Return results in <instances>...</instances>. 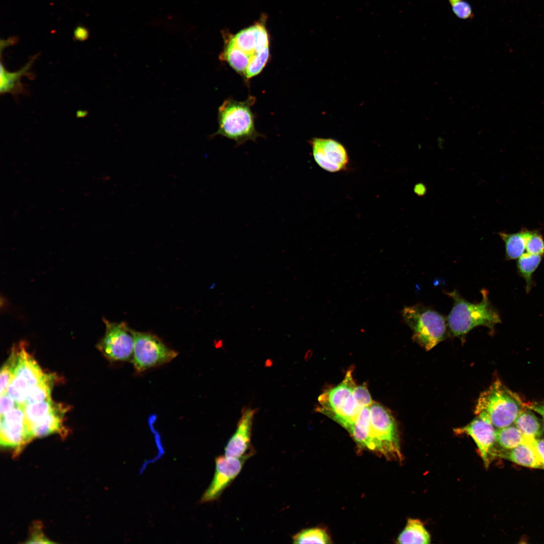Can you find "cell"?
Listing matches in <instances>:
<instances>
[{
    "instance_id": "1",
    "label": "cell",
    "mask_w": 544,
    "mask_h": 544,
    "mask_svg": "<svg viewBox=\"0 0 544 544\" xmlns=\"http://www.w3.org/2000/svg\"><path fill=\"white\" fill-rule=\"evenodd\" d=\"M481 292L483 298L478 303L466 301L456 290L446 293L453 301L446 320L448 328L454 336L463 339L477 326H484L493 330L495 325L501 322L498 312L489 299L488 291L483 289Z\"/></svg>"
},
{
    "instance_id": "2",
    "label": "cell",
    "mask_w": 544,
    "mask_h": 544,
    "mask_svg": "<svg viewBox=\"0 0 544 544\" xmlns=\"http://www.w3.org/2000/svg\"><path fill=\"white\" fill-rule=\"evenodd\" d=\"M525 406L520 397L499 379L481 393L475 405L477 417L499 429L512 425Z\"/></svg>"
},
{
    "instance_id": "3",
    "label": "cell",
    "mask_w": 544,
    "mask_h": 544,
    "mask_svg": "<svg viewBox=\"0 0 544 544\" xmlns=\"http://www.w3.org/2000/svg\"><path fill=\"white\" fill-rule=\"evenodd\" d=\"M254 101L253 97L243 101L230 98L225 100L218 109V129L212 137L221 135L234 140L237 145L255 141L259 134L251 109Z\"/></svg>"
},
{
    "instance_id": "4",
    "label": "cell",
    "mask_w": 544,
    "mask_h": 544,
    "mask_svg": "<svg viewBox=\"0 0 544 544\" xmlns=\"http://www.w3.org/2000/svg\"><path fill=\"white\" fill-rule=\"evenodd\" d=\"M353 371L350 368L342 382L325 391L318 397V412L334 420L346 430L365 407L361 405L355 396L354 390L357 385Z\"/></svg>"
},
{
    "instance_id": "5",
    "label": "cell",
    "mask_w": 544,
    "mask_h": 544,
    "mask_svg": "<svg viewBox=\"0 0 544 544\" xmlns=\"http://www.w3.org/2000/svg\"><path fill=\"white\" fill-rule=\"evenodd\" d=\"M401 314L413 331V339L425 350H430L445 338L447 320L431 308L422 304L405 306Z\"/></svg>"
},
{
    "instance_id": "6",
    "label": "cell",
    "mask_w": 544,
    "mask_h": 544,
    "mask_svg": "<svg viewBox=\"0 0 544 544\" xmlns=\"http://www.w3.org/2000/svg\"><path fill=\"white\" fill-rule=\"evenodd\" d=\"M371 452L387 459L398 462L403 460L399 433L391 412L379 403L370 405Z\"/></svg>"
},
{
    "instance_id": "7",
    "label": "cell",
    "mask_w": 544,
    "mask_h": 544,
    "mask_svg": "<svg viewBox=\"0 0 544 544\" xmlns=\"http://www.w3.org/2000/svg\"><path fill=\"white\" fill-rule=\"evenodd\" d=\"M133 367L138 373L169 363L177 353L168 347L157 335L147 332L133 330Z\"/></svg>"
},
{
    "instance_id": "8",
    "label": "cell",
    "mask_w": 544,
    "mask_h": 544,
    "mask_svg": "<svg viewBox=\"0 0 544 544\" xmlns=\"http://www.w3.org/2000/svg\"><path fill=\"white\" fill-rule=\"evenodd\" d=\"M105 331L97 348L108 360L127 362L132 359L134 348L133 330L125 322H110L103 319Z\"/></svg>"
},
{
    "instance_id": "9",
    "label": "cell",
    "mask_w": 544,
    "mask_h": 544,
    "mask_svg": "<svg viewBox=\"0 0 544 544\" xmlns=\"http://www.w3.org/2000/svg\"><path fill=\"white\" fill-rule=\"evenodd\" d=\"M20 343L18 360L7 392L19 404L23 405L30 390L43 378L45 373L36 360Z\"/></svg>"
},
{
    "instance_id": "10",
    "label": "cell",
    "mask_w": 544,
    "mask_h": 544,
    "mask_svg": "<svg viewBox=\"0 0 544 544\" xmlns=\"http://www.w3.org/2000/svg\"><path fill=\"white\" fill-rule=\"evenodd\" d=\"M0 442L2 446L14 450L18 455L32 439L28 430L23 406L18 404L1 417Z\"/></svg>"
},
{
    "instance_id": "11",
    "label": "cell",
    "mask_w": 544,
    "mask_h": 544,
    "mask_svg": "<svg viewBox=\"0 0 544 544\" xmlns=\"http://www.w3.org/2000/svg\"><path fill=\"white\" fill-rule=\"evenodd\" d=\"M313 159L323 170L337 172L347 169L349 156L345 147L330 138H313L310 141Z\"/></svg>"
},
{
    "instance_id": "12",
    "label": "cell",
    "mask_w": 544,
    "mask_h": 544,
    "mask_svg": "<svg viewBox=\"0 0 544 544\" xmlns=\"http://www.w3.org/2000/svg\"><path fill=\"white\" fill-rule=\"evenodd\" d=\"M248 457L234 458L220 455L215 459V471L209 487L203 494L201 504L218 499L223 492L240 472Z\"/></svg>"
},
{
    "instance_id": "13",
    "label": "cell",
    "mask_w": 544,
    "mask_h": 544,
    "mask_svg": "<svg viewBox=\"0 0 544 544\" xmlns=\"http://www.w3.org/2000/svg\"><path fill=\"white\" fill-rule=\"evenodd\" d=\"M456 433L465 434L474 441L486 467H488L497 449L496 428L489 421L477 417L466 426L455 430Z\"/></svg>"
},
{
    "instance_id": "14",
    "label": "cell",
    "mask_w": 544,
    "mask_h": 544,
    "mask_svg": "<svg viewBox=\"0 0 544 544\" xmlns=\"http://www.w3.org/2000/svg\"><path fill=\"white\" fill-rule=\"evenodd\" d=\"M255 412L251 408H244L242 410L236 430L225 447L226 456L249 458L253 454V451L251 449V437Z\"/></svg>"
},
{
    "instance_id": "15",
    "label": "cell",
    "mask_w": 544,
    "mask_h": 544,
    "mask_svg": "<svg viewBox=\"0 0 544 544\" xmlns=\"http://www.w3.org/2000/svg\"><path fill=\"white\" fill-rule=\"evenodd\" d=\"M38 56V54L31 57L29 61L20 70L16 72H10L7 71L1 60V83L0 93L1 94L11 93L14 96L27 93V90L21 83V78L26 76L29 79L34 78V75L30 71L35 60Z\"/></svg>"
},
{
    "instance_id": "16",
    "label": "cell",
    "mask_w": 544,
    "mask_h": 544,
    "mask_svg": "<svg viewBox=\"0 0 544 544\" xmlns=\"http://www.w3.org/2000/svg\"><path fill=\"white\" fill-rule=\"evenodd\" d=\"M495 457H500L528 467L544 469V466L537 457L528 437L525 436L523 442L514 448L497 449Z\"/></svg>"
},
{
    "instance_id": "17",
    "label": "cell",
    "mask_w": 544,
    "mask_h": 544,
    "mask_svg": "<svg viewBox=\"0 0 544 544\" xmlns=\"http://www.w3.org/2000/svg\"><path fill=\"white\" fill-rule=\"evenodd\" d=\"M67 410V406L58 403L50 414L30 429V433L32 439L54 433L59 434L62 437L67 435L68 431L63 425V420Z\"/></svg>"
},
{
    "instance_id": "18",
    "label": "cell",
    "mask_w": 544,
    "mask_h": 544,
    "mask_svg": "<svg viewBox=\"0 0 544 544\" xmlns=\"http://www.w3.org/2000/svg\"><path fill=\"white\" fill-rule=\"evenodd\" d=\"M228 42L249 58V66L260 52L269 47V45L261 43L258 38L257 24L241 30L232 37Z\"/></svg>"
},
{
    "instance_id": "19",
    "label": "cell",
    "mask_w": 544,
    "mask_h": 544,
    "mask_svg": "<svg viewBox=\"0 0 544 544\" xmlns=\"http://www.w3.org/2000/svg\"><path fill=\"white\" fill-rule=\"evenodd\" d=\"M370 405L361 410L347 431L358 447L370 451L371 439Z\"/></svg>"
},
{
    "instance_id": "20",
    "label": "cell",
    "mask_w": 544,
    "mask_h": 544,
    "mask_svg": "<svg viewBox=\"0 0 544 544\" xmlns=\"http://www.w3.org/2000/svg\"><path fill=\"white\" fill-rule=\"evenodd\" d=\"M396 540L397 543L402 544H429L431 543V538L430 533L421 520L409 518Z\"/></svg>"
},
{
    "instance_id": "21",
    "label": "cell",
    "mask_w": 544,
    "mask_h": 544,
    "mask_svg": "<svg viewBox=\"0 0 544 544\" xmlns=\"http://www.w3.org/2000/svg\"><path fill=\"white\" fill-rule=\"evenodd\" d=\"M531 232L525 230L514 234L499 233L505 243L506 255L508 259L518 258L524 253L527 240Z\"/></svg>"
},
{
    "instance_id": "22",
    "label": "cell",
    "mask_w": 544,
    "mask_h": 544,
    "mask_svg": "<svg viewBox=\"0 0 544 544\" xmlns=\"http://www.w3.org/2000/svg\"><path fill=\"white\" fill-rule=\"evenodd\" d=\"M57 404L58 403L54 402L51 399H49L23 405L29 433L30 429L50 414Z\"/></svg>"
},
{
    "instance_id": "23",
    "label": "cell",
    "mask_w": 544,
    "mask_h": 544,
    "mask_svg": "<svg viewBox=\"0 0 544 544\" xmlns=\"http://www.w3.org/2000/svg\"><path fill=\"white\" fill-rule=\"evenodd\" d=\"M514 423L525 436L539 438L542 435V428L538 419L526 405L519 413Z\"/></svg>"
},
{
    "instance_id": "24",
    "label": "cell",
    "mask_w": 544,
    "mask_h": 544,
    "mask_svg": "<svg viewBox=\"0 0 544 544\" xmlns=\"http://www.w3.org/2000/svg\"><path fill=\"white\" fill-rule=\"evenodd\" d=\"M54 379L53 375L45 373L40 382L30 390L23 405L51 399Z\"/></svg>"
},
{
    "instance_id": "25",
    "label": "cell",
    "mask_w": 544,
    "mask_h": 544,
    "mask_svg": "<svg viewBox=\"0 0 544 544\" xmlns=\"http://www.w3.org/2000/svg\"><path fill=\"white\" fill-rule=\"evenodd\" d=\"M523 437L515 425L496 429L497 444L504 449L516 447L523 442Z\"/></svg>"
},
{
    "instance_id": "26",
    "label": "cell",
    "mask_w": 544,
    "mask_h": 544,
    "mask_svg": "<svg viewBox=\"0 0 544 544\" xmlns=\"http://www.w3.org/2000/svg\"><path fill=\"white\" fill-rule=\"evenodd\" d=\"M20 349V343L13 347L10 356L1 369V394L7 392L9 385L13 377L17 367Z\"/></svg>"
},
{
    "instance_id": "27",
    "label": "cell",
    "mask_w": 544,
    "mask_h": 544,
    "mask_svg": "<svg viewBox=\"0 0 544 544\" xmlns=\"http://www.w3.org/2000/svg\"><path fill=\"white\" fill-rule=\"evenodd\" d=\"M294 543H330L331 539L325 529L319 527L302 530L292 537Z\"/></svg>"
},
{
    "instance_id": "28",
    "label": "cell",
    "mask_w": 544,
    "mask_h": 544,
    "mask_svg": "<svg viewBox=\"0 0 544 544\" xmlns=\"http://www.w3.org/2000/svg\"><path fill=\"white\" fill-rule=\"evenodd\" d=\"M541 259V255L524 253L518 258L517 266L518 270L524 279L526 284V290L529 291L532 284V275L539 264Z\"/></svg>"
},
{
    "instance_id": "29",
    "label": "cell",
    "mask_w": 544,
    "mask_h": 544,
    "mask_svg": "<svg viewBox=\"0 0 544 544\" xmlns=\"http://www.w3.org/2000/svg\"><path fill=\"white\" fill-rule=\"evenodd\" d=\"M453 13L461 20L471 19L474 13L471 6L465 0H448Z\"/></svg>"
},
{
    "instance_id": "30",
    "label": "cell",
    "mask_w": 544,
    "mask_h": 544,
    "mask_svg": "<svg viewBox=\"0 0 544 544\" xmlns=\"http://www.w3.org/2000/svg\"><path fill=\"white\" fill-rule=\"evenodd\" d=\"M526 252L541 255L544 253V241L541 236L536 232H531L526 245Z\"/></svg>"
},
{
    "instance_id": "31",
    "label": "cell",
    "mask_w": 544,
    "mask_h": 544,
    "mask_svg": "<svg viewBox=\"0 0 544 544\" xmlns=\"http://www.w3.org/2000/svg\"><path fill=\"white\" fill-rule=\"evenodd\" d=\"M18 403L8 393L1 394L0 412L1 417L10 412L14 409Z\"/></svg>"
},
{
    "instance_id": "32",
    "label": "cell",
    "mask_w": 544,
    "mask_h": 544,
    "mask_svg": "<svg viewBox=\"0 0 544 544\" xmlns=\"http://www.w3.org/2000/svg\"><path fill=\"white\" fill-rule=\"evenodd\" d=\"M28 543H51L44 536L41 530L40 523H36L33 526Z\"/></svg>"
},
{
    "instance_id": "33",
    "label": "cell",
    "mask_w": 544,
    "mask_h": 544,
    "mask_svg": "<svg viewBox=\"0 0 544 544\" xmlns=\"http://www.w3.org/2000/svg\"><path fill=\"white\" fill-rule=\"evenodd\" d=\"M528 437L537 457L544 466V439Z\"/></svg>"
},
{
    "instance_id": "34",
    "label": "cell",
    "mask_w": 544,
    "mask_h": 544,
    "mask_svg": "<svg viewBox=\"0 0 544 544\" xmlns=\"http://www.w3.org/2000/svg\"><path fill=\"white\" fill-rule=\"evenodd\" d=\"M526 406L540 415L543 420L544 430V401L526 404Z\"/></svg>"
},
{
    "instance_id": "35",
    "label": "cell",
    "mask_w": 544,
    "mask_h": 544,
    "mask_svg": "<svg viewBox=\"0 0 544 544\" xmlns=\"http://www.w3.org/2000/svg\"><path fill=\"white\" fill-rule=\"evenodd\" d=\"M81 27L77 28L75 32V36L76 39L80 41H82L86 39L88 37V33L85 32L84 29L83 28L82 31H81Z\"/></svg>"
},
{
    "instance_id": "36",
    "label": "cell",
    "mask_w": 544,
    "mask_h": 544,
    "mask_svg": "<svg viewBox=\"0 0 544 544\" xmlns=\"http://www.w3.org/2000/svg\"><path fill=\"white\" fill-rule=\"evenodd\" d=\"M414 191L415 193L419 195H423L425 193L426 188L424 184L419 183L416 185L414 188Z\"/></svg>"
}]
</instances>
